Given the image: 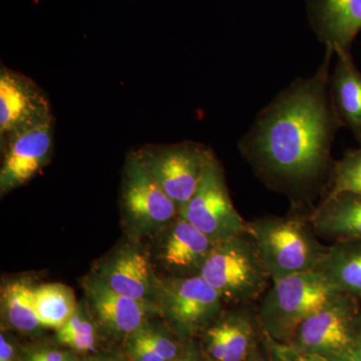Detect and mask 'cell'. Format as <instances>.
<instances>
[{"instance_id": "obj_1", "label": "cell", "mask_w": 361, "mask_h": 361, "mask_svg": "<svg viewBox=\"0 0 361 361\" xmlns=\"http://www.w3.org/2000/svg\"><path fill=\"white\" fill-rule=\"evenodd\" d=\"M334 58L326 49L318 70L280 92L240 140V153L270 186L294 193L331 177L332 144L342 128L329 94Z\"/></svg>"}, {"instance_id": "obj_2", "label": "cell", "mask_w": 361, "mask_h": 361, "mask_svg": "<svg viewBox=\"0 0 361 361\" xmlns=\"http://www.w3.org/2000/svg\"><path fill=\"white\" fill-rule=\"evenodd\" d=\"M245 231L255 242L272 281L319 270L329 250L312 226L294 216L246 222Z\"/></svg>"}, {"instance_id": "obj_3", "label": "cell", "mask_w": 361, "mask_h": 361, "mask_svg": "<svg viewBox=\"0 0 361 361\" xmlns=\"http://www.w3.org/2000/svg\"><path fill=\"white\" fill-rule=\"evenodd\" d=\"M339 293L320 270L273 280L257 313L261 329L275 341L288 343L304 320Z\"/></svg>"}, {"instance_id": "obj_4", "label": "cell", "mask_w": 361, "mask_h": 361, "mask_svg": "<svg viewBox=\"0 0 361 361\" xmlns=\"http://www.w3.org/2000/svg\"><path fill=\"white\" fill-rule=\"evenodd\" d=\"M225 303L247 304L264 295L272 282L255 242L246 231L216 242L200 273Z\"/></svg>"}, {"instance_id": "obj_5", "label": "cell", "mask_w": 361, "mask_h": 361, "mask_svg": "<svg viewBox=\"0 0 361 361\" xmlns=\"http://www.w3.org/2000/svg\"><path fill=\"white\" fill-rule=\"evenodd\" d=\"M360 299L339 293L301 323L290 342L294 346L336 361L361 341Z\"/></svg>"}, {"instance_id": "obj_6", "label": "cell", "mask_w": 361, "mask_h": 361, "mask_svg": "<svg viewBox=\"0 0 361 361\" xmlns=\"http://www.w3.org/2000/svg\"><path fill=\"white\" fill-rule=\"evenodd\" d=\"M121 208L133 233H160L179 216V208L147 170L137 151L130 152L123 167Z\"/></svg>"}, {"instance_id": "obj_7", "label": "cell", "mask_w": 361, "mask_h": 361, "mask_svg": "<svg viewBox=\"0 0 361 361\" xmlns=\"http://www.w3.org/2000/svg\"><path fill=\"white\" fill-rule=\"evenodd\" d=\"M179 216L215 242L245 232L246 222L233 204L224 170L213 151L196 192Z\"/></svg>"}, {"instance_id": "obj_8", "label": "cell", "mask_w": 361, "mask_h": 361, "mask_svg": "<svg viewBox=\"0 0 361 361\" xmlns=\"http://www.w3.org/2000/svg\"><path fill=\"white\" fill-rule=\"evenodd\" d=\"M212 149L195 142L146 145L137 153L166 194L182 208L191 200Z\"/></svg>"}, {"instance_id": "obj_9", "label": "cell", "mask_w": 361, "mask_h": 361, "mask_svg": "<svg viewBox=\"0 0 361 361\" xmlns=\"http://www.w3.org/2000/svg\"><path fill=\"white\" fill-rule=\"evenodd\" d=\"M219 292L200 274L173 276L163 281L159 310L180 337L203 330L224 310Z\"/></svg>"}, {"instance_id": "obj_10", "label": "cell", "mask_w": 361, "mask_h": 361, "mask_svg": "<svg viewBox=\"0 0 361 361\" xmlns=\"http://www.w3.org/2000/svg\"><path fill=\"white\" fill-rule=\"evenodd\" d=\"M54 121L51 102L32 78L4 65L0 70V146Z\"/></svg>"}, {"instance_id": "obj_11", "label": "cell", "mask_w": 361, "mask_h": 361, "mask_svg": "<svg viewBox=\"0 0 361 361\" xmlns=\"http://www.w3.org/2000/svg\"><path fill=\"white\" fill-rule=\"evenodd\" d=\"M257 315L247 308L221 313L202 332L205 361H250L257 357Z\"/></svg>"}, {"instance_id": "obj_12", "label": "cell", "mask_w": 361, "mask_h": 361, "mask_svg": "<svg viewBox=\"0 0 361 361\" xmlns=\"http://www.w3.org/2000/svg\"><path fill=\"white\" fill-rule=\"evenodd\" d=\"M54 121L13 137L1 149L0 193L23 186L51 160L54 151Z\"/></svg>"}, {"instance_id": "obj_13", "label": "cell", "mask_w": 361, "mask_h": 361, "mask_svg": "<svg viewBox=\"0 0 361 361\" xmlns=\"http://www.w3.org/2000/svg\"><path fill=\"white\" fill-rule=\"evenodd\" d=\"M96 275L120 295L159 308L163 281L157 278L147 256L137 249H121L99 266Z\"/></svg>"}, {"instance_id": "obj_14", "label": "cell", "mask_w": 361, "mask_h": 361, "mask_svg": "<svg viewBox=\"0 0 361 361\" xmlns=\"http://www.w3.org/2000/svg\"><path fill=\"white\" fill-rule=\"evenodd\" d=\"M308 20L325 49L350 51L361 32V0H306Z\"/></svg>"}, {"instance_id": "obj_15", "label": "cell", "mask_w": 361, "mask_h": 361, "mask_svg": "<svg viewBox=\"0 0 361 361\" xmlns=\"http://www.w3.org/2000/svg\"><path fill=\"white\" fill-rule=\"evenodd\" d=\"M158 257L174 276L199 274L216 242L178 216L163 231Z\"/></svg>"}, {"instance_id": "obj_16", "label": "cell", "mask_w": 361, "mask_h": 361, "mask_svg": "<svg viewBox=\"0 0 361 361\" xmlns=\"http://www.w3.org/2000/svg\"><path fill=\"white\" fill-rule=\"evenodd\" d=\"M85 292L97 322L118 336H132L145 326L153 306L120 295L96 274L85 279Z\"/></svg>"}, {"instance_id": "obj_17", "label": "cell", "mask_w": 361, "mask_h": 361, "mask_svg": "<svg viewBox=\"0 0 361 361\" xmlns=\"http://www.w3.org/2000/svg\"><path fill=\"white\" fill-rule=\"evenodd\" d=\"M330 71L329 94L342 128L350 130L361 146V71L350 51H336Z\"/></svg>"}, {"instance_id": "obj_18", "label": "cell", "mask_w": 361, "mask_h": 361, "mask_svg": "<svg viewBox=\"0 0 361 361\" xmlns=\"http://www.w3.org/2000/svg\"><path fill=\"white\" fill-rule=\"evenodd\" d=\"M310 224L316 234L334 242L361 240V195L325 196L311 214Z\"/></svg>"}, {"instance_id": "obj_19", "label": "cell", "mask_w": 361, "mask_h": 361, "mask_svg": "<svg viewBox=\"0 0 361 361\" xmlns=\"http://www.w3.org/2000/svg\"><path fill=\"white\" fill-rule=\"evenodd\" d=\"M320 271L341 293L361 299V240L329 246Z\"/></svg>"}, {"instance_id": "obj_20", "label": "cell", "mask_w": 361, "mask_h": 361, "mask_svg": "<svg viewBox=\"0 0 361 361\" xmlns=\"http://www.w3.org/2000/svg\"><path fill=\"white\" fill-rule=\"evenodd\" d=\"M35 303L42 327L59 330L77 312L75 293L63 284L35 287Z\"/></svg>"}, {"instance_id": "obj_21", "label": "cell", "mask_w": 361, "mask_h": 361, "mask_svg": "<svg viewBox=\"0 0 361 361\" xmlns=\"http://www.w3.org/2000/svg\"><path fill=\"white\" fill-rule=\"evenodd\" d=\"M2 305L6 320L13 329L32 332L42 327L35 303V287L26 282L7 285L2 292Z\"/></svg>"}, {"instance_id": "obj_22", "label": "cell", "mask_w": 361, "mask_h": 361, "mask_svg": "<svg viewBox=\"0 0 361 361\" xmlns=\"http://www.w3.org/2000/svg\"><path fill=\"white\" fill-rule=\"evenodd\" d=\"M345 192L361 195V146L348 149L336 161L325 196Z\"/></svg>"}, {"instance_id": "obj_23", "label": "cell", "mask_w": 361, "mask_h": 361, "mask_svg": "<svg viewBox=\"0 0 361 361\" xmlns=\"http://www.w3.org/2000/svg\"><path fill=\"white\" fill-rule=\"evenodd\" d=\"M262 337L267 349V361H329L322 356L301 350L293 344L275 341L263 331Z\"/></svg>"}, {"instance_id": "obj_24", "label": "cell", "mask_w": 361, "mask_h": 361, "mask_svg": "<svg viewBox=\"0 0 361 361\" xmlns=\"http://www.w3.org/2000/svg\"><path fill=\"white\" fill-rule=\"evenodd\" d=\"M128 353L134 361H166L141 336L135 332L129 336Z\"/></svg>"}, {"instance_id": "obj_25", "label": "cell", "mask_w": 361, "mask_h": 361, "mask_svg": "<svg viewBox=\"0 0 361 361\" xmlns=\"http://www.w3.org/2000/svg\"><path fill=\"white\" fill-rule=\"evenodd\" d=\"M56 337L61 343L82 353L94 349L97 342L96 334H73Z\"/></svg>"}, {"instance_id": "obj_26", "label": "cell", "mask_w": 361, "mask_h": 361, "mask_svg": "<svg viewBox=\"0 0 361 361\" xmlns=\"http://www.w3.org/2000/svg\"><path fill=\"white\" fill-rule=\"evenodd\" d=\"M73 358L75 357L68 351L42 349L28 355L25 361H68Z\"/></svg>"}, {"instance_id": "obj_27", "label": "cell", "mask_w": 361, "mask_h": 361, "mask_svg": "<svg viewBox=\"0 0 361 361\" xmlns=\"http://www.w3.org/2000/svg\"><path fill=\"white\" fill-rule=\"evenodd\" d=\"M174 361H205L202 355L200 349L193 343H188L183 348L182 353Z\"/></svg>"}, {"instance_id": "obj_28", "label": "cell", "mask_w": 361, "mask_h": 361, "mask_svg": "<svg viewBox=\"0 0 361 361\" xmlns=\"http://www.w3.org/2000/svg\"><path fill=\"white\" fill-rule=\"evenodd\" d=\"M0 361H16V348L4 334L0 336Z\"/></svg>"}, {"instance_id": "obj_29", "label": "cell", "mask_w": 361, "mask_h": 361, "mask_svg": "<svg viewBox=\"0 0 361 361\" xmlns=\"http://www.w3.org/2000/svg\"><path fill=\"white\" fill-rule=\"evenodd\" d=\"M336 361H361V341Z\"/></svg>"}, {"instance_id": "obj_30", "label": "cell", "mask_w": 361, "mask_h": 361, "mask_svg": "<svg viewBox=\"0 0 361 361\" xmlns=\"http://www.w3.org/2000/svg\"><path fill=\"white\" fill-rule=\"evenodd\" d=\"M92 361H120V360H111V358H106V360H92Z\"/></svg>"}, {"instance_id": "obj_31", "label": "cell", "mask_w": 361, "mask_h": 361, "mask_svg": "<svg viewBox=\"0 0 361 361\" xmlns=\"http://www.w3.org/2000/svg\"><path fill=\"white\" fill-rule=\"evenodd\" d=\"M250 361H259L258 360V358L257 357H255V358H253V360H250Z\"/></svg>"}, {"instance_id": "obj_32", "label": "cell", "mask_w": 361, "mask_h": 361, "mask_svg": "<svg viewBox=\"0 0 361 361\" xmlns=\"http://www.w3.org/2000/svg\"><path fill=\"white\" fill-rule=\"evenodd\" d=\"M68 361H77V360H75V358H73V360H68Z\"/></svg>"}]
</instances>
